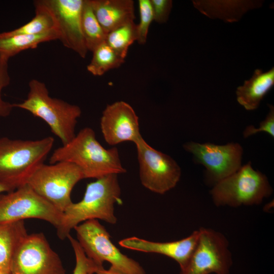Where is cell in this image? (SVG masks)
<instances>
[{"label": "cell", "instance_id": "cell-1", "mask_svg": "<svg viewBox=\"0 0 274 274\" xmlns=\"http://www.w3.org/2000/svg\"><path fill=\"white\" fill-rule=\"evenodd\" d=\"M66 162L77 166L84 179H98L111 174L126 172L121 163L118 149H106L97 141L90 127L82 129L66 144L56 149L49 159L50 164Z\"/></svg>", "mask_w": 274, "mask_h": 274}, {"label": "cell", "instance_id": "cell-2", "mask_svg": "<svg viewBox=\"0 0 274 274\" xmlns=\"http://www.w3.org/2000/svg\"><path fill=\"white\" fill-rule=\"evenodd\" d=\"M121 195L118 175H109L87 184L82 200L73 202L63 212L61 224L57 228L58 237L64 239L76 226L89 220L116 224L115 205L122 202Z\"/></svg>", "mask_w": 274, "mask_h": 274}, {"label": "cell", "instance_id": "cell-3", "mask_svg": "<svg viewBox=\"0 0 274 274\" xmlns=\"http://www.w3.org/2000/svg\"><path fill=\"white\" fill-rule=\"evenodd\" d=\"M52 136L37 140L0 138V183L13 190L26 184L50 153Z\"/></svg>", "mask_w": 274, "mask_h": 274}, {"label": "cell", "instance_id": "cell-4", "mask_svg": "<svg viewBox=\"0 0 274 274\" xmlns=\"http://www.w3.org/2000/svg\"><path fill=\"white\" fill-rule=\"evenodd\" d=\"M26 98L13 104L14 108L25 110L44 120L52 132L58 138L62 145L75 136V128L82 111L77 105L49 95L45 84L37 79L28 83Z\"/></svg>", "mask_w": 274, "mask_h": 274}, {"label": "cell", "instance_id": "cell-5", "mask_svg": "<svg viewBox=\"0 0 274 274\" xmlns=\"http://www.w3.org/2000/svg\"><path fill=\"white\" fill-rule=\"evenodd\" d=\"M272 193L267 177L254 169L251 161L218 182L210 192L216 206L234 208L260 204Z\"/></svg>", "mask_w": 274, "mask_h": 274}, {"label": "cell", "instance_id": "cell-6", "mask_svg": "<svg viewBox=\"0 0 274 274\" xmlns=\"http://www.w3.org/2000/svg\"><path fill=\"white\" fill-rule=\"evenodd\" d=\"M83 179L82 172L74 164L43 163L35 170L26 184L63 213L73 202L71 195L73 188Z\"/></svg>", "mask_w": 274, "mask_h": 274}, {"label": "cell", "instance_id": "cell-7", "mask_svg": "<svg viewBox=\"0 0 274 274\" xmlns=\"http://www.w3.org/2000/svg\"><path fill=\"white\" fill-rule=\"evenodd\" d=\"M74 229L86 255L97 264L102 265L104 261H107L111 267L128 274H146L139 262L121 253L115 246L109 233L98 220H87Z\"/></svg>", "mask_w": 274, "mask_h": 274}, {"label": "cell", "instance_id": "cell-8", "mask_svg": "<svg viewBox=\"0 0 274 274\" xmlns=\"http://www.w3.org/2000/svg\"><path fill=\"white\" fill-rule=\"evenodd\" d=\"M62 214L27 184L0 194V224L33 218L47 221L57 229Z\"/></svg>", "mask_w": 274, "mask_h": 274}, {"label": "cell", "instance_id": "cell-9", "mask_svg": "<svg viewBox=\"0 0 274 274\" xmlns=\"http://www.w3.org/2000/svg\"><path fill=\"white\" fill-rule=\"evenodd\" d=\"M198 230L196 245L180 274H228L232 262L227 238L212 229Z\"/></svg>", "mask_w": 274, "mask_h": 274}, {"label": "cell", "instance_id": "cell-10", "mask_svg": "<svg viewBox=\"0 0 274 274\" xmlns=\"http://www.w3.org/2000/svg\"><path fill=\"white\" fill-rule=\"evenodd\" d=\"M135 145L142 185L160 194L174 188L181 176V169L177 162L170 156L152 148L143 138Z\"/></svg>", "mask_w": 274, "mask_h": 274}, {"label": "cell", "instance_id": "cell-11", "mask_svg": "<svg viewBox=\"0 0 274 274\" xmlns=\"http://www.w3.org/2000/svg\"><path fill=\"white\" fill-rule=\"evenodd\" d=\"M11 274H66L59 255L43 233L27 234L12 258Z\"/></svg>", "mask_w": 274, "mask_h": 274}, {"label": "cell", "instance_id": "cell-12", "mask_svg": "<svg viewBox=\"0 0 274 274\" xmlns=\"http://www.w3.org/2000/svg\"><path fill=\"white\" fill-rule=\"evenodd\" d=\"M183 147L192 154L195 162L205 167L206 181L213 186L242 166L243 148L238 143L218 145L191 141L185 143Z\"/></svg>", "mask_w": 274, "mask_h": 274}, {"label": "cell", "instance_id": "cell-13", "mask_svg": "<svg viewBox=\"0 0 274 274\" xmlns=\"http://www.w3.org/2000/svg\"><path fill=\"white\" fill-rule=\"evenodd\" d=\"M52 14L59 39L64 47L85 58L88 51L83 37L81 14L84 0H42Z\"/></svg>", "mask_w": 274, "mask_h": 274}, {"label": "cell", "instance_id": "cell-14", "mask_svg": "<svg viewBox=\"0 0 274 274\" xmlns=\"http://www.w3.org/2000/svg\"><path fill=\"white\" fill-rule=\"evenodd\" d=\"M100 127L105 141L111 146L124 142L135 144L143 138L139 117L133 108L124 101L106 106L100 118Z\"/></svg>", "mask_w": 274, "mask_h": 274}, {"label": "cell", "instance_id": "cell-15", "mask_svg": "<svg viewBox=\"0 0 274 274\" xmlns=\"http://www.w3.org/2000/svg\"><path fill=\"white\" fill-rule=\"evenodd\" d=\"M198 236L197 230L186 238L172 242H156L131 236L120 240L119 245L128 249L166 256L175 260L181 269L188 262L196 245Z\"/></svg>", "mask_w": 274, "mask_h": 274}, {"label": "cell", "instance_id": "cell-16", "mask_svg": "<svg viewBox=\"0 0 274 274\" xmlns=\"http://www.w3.org/2000/svg\"><path fill=\"white\" fill-rule=\"evenodd\" d=\"M93 12L104 30L109 32L135 19L132 0H89Z\"/></svg>", "mask_w": 274, "mask_h": 274}, {"label": "cell", "instance_id": "cell-17", "mask_svg": "<svg viewBox=\"0 0 274 274\" xmlns=\"http://www.w3.org/2000/svg\"><path fill=\"white\" fill-rule=\"evenodd\" d=\"M273 85V67L266 71L256 69L250 79L236 88L237 101L247 110H256Z\"/></svg>", "mask_w": 274, "mask_h": 274}, {"label": "cell", "instance_id": "cell-18", "mask_svg": "<svg viewBox=\"0 0 274 274\" xmlns=\"http://www.w3.org/2000/svg\"><path fill=\"white\" fill-rule=\"evenodd\" d=\"M194 7L211 18H218L225 22L239 20L249 10L260 7V1H193Z\"/></svg>", "mask_w": 274, "mask_h": 274}, {"label": "cell", "instance_id": "cell-19", "mask_svg": "<svg viewBox=\"0 0 274 274\" xmlns=\"http://www.w3.org/2000/svg\"><path fill=\"white\" fill-rule=\"evenodd\" d=\"M28 234L24 220L0 224V271L10 272L13 255Z\"/></svg>", "mask_w": 274, "mask_h": 274}, {"label": "cell", "instance_id": "cell-20", "mask_svg": "<svg viewBox=\"0 0 274 274\" xmlns=\"http://www.w3.org/2000/svg\"><path fill=\"white\" fill-rule=\"evenodd\" d=\"M58 39V32L56 29L33 35L19 34L6 36L0 33V56L9 59L24 50L36 48L42 43Z\"/></svg>", "mask_w": 274, "mask_h": 274}, {"label": "cell", "instance_id": "cell-21", "mask_svg": "<svg viewBox=\"0 0 274 274\" xmlns=\"http://www.w3.org/2000/svg\"><path fill=\"white\" fill-rule=\"evenodd\" d=\"M33 3L35 16L30 21L17 28L1 34L6 36L19 34L33 35L56 29L54 17L42 0L35 1Z\"/></svg>", "mask_w": 274, "mask_h": 274}, {"label": "cell", "instance_id": "cell-22", "mask_svg": "<svg viewBox=\"0 0 274 274\" xmlns=\"http://www.w3.org/2000/svg\"><path fill=\"white\" fill-rule=\"evenodd\" d=\"M82 29L88 51L92 52L106 41L107 33L98 21L89 0H84L81 14Z\"/></svg>", "mask_w": 274, "mask_h": 274}, {"label": "cell", "instance_id": "cell-23", "mask_svg": "<svg viewBox=\"0 0 274 274\" xmlns=\"http://www.w3.org/2000/svg\"><path fill=\"white\" fill-rule=\"evenodd\" d=\"M93 56L87 66V71L95 76H101L108 71L120 66L125 59L115 52L106 42L92 52Z\"/></svg>", "mask_w": 274, "mask_h": 274}, {"label": "cell", "instance_id": "cell-24", "mask_svg": "<svg viewBox=\"0 0 274 274\" xmlns=\"http://www.w3.org/2000/svg\"><path fill=\"white\" fill-rule=\"evenodd\" d=\"M137 40L134 21L108 33L106 43L120 56L125 59L129 47Z\"/></svg>", "mask_w": 274, "mask_h": 274}, {"label": "cell", "instance_id": "cell-25", "mask_svg": "<svg viewBox=\"0 0 274 274\" xmlns=\"http://www.w3.org/2000/svg\"><path fill=\"white\" fill-rule=\"evenodd\" d=\"M67 238L73 249L76 258V264L72 274L95 273L96 270L103 265H99L89 259L84 253L78 241L71 234Z\"/></svg>", "mask_w": 274, "mask_h": 274}, {"label": "cell", "instance_id": "cell-26", "mask_svg": "<svg viewBox=\"0 0 274 274\" xmlns=\"http://www.w3.org/2000/svg\"><path fill=\"white\" fill-rule=\"evenodd\" d=\"M139 23L136 24L137 40L140 44L147 42L149 29L154 21L153 13L150 0H139Z\"/></svg>", "mask_w": 274, "mask_h": 274}, {"label": "cell", "instance_id": "cell-27", "mask_svg": "<svg viewBox=\"0 0 274 274\" xmlns=\"http://www.w3.org/2000/svg\"><path fill=\"white\" fill-rule=\"evenodd\" d=\"M8 60L0 56V117L9 116L14 108L13 104L5 101L2 97V90L10 84L11 81L8 71Z\"/></svg>", "mask_w": 274, "mask_h": 274}, {"label": "cell", "instance_id": "cell-28", "mask_svg": "<svg viewBox=\"0 0 274 274\" xmlns=\"http://www.w3.org/2000/svg\"><path fill=\"white\" fill-rule=\"evenodd\" d=\"M267 106L269 111L265 118L260 122L258 128L252 125L248 126L243 131L245 138L261 131L268 133L272 138L274 137V107L271 104H267Z\"/></svg>", "mask_w": 274, "mask_h": 274}, {"label": "cell", "instance_id": "cell-29", "mask_svg": "<svg viewBox=\"0 0 274 274\" xmlns=\"http://www.w3.org/2000/svg\"><path fill=\"white\" fill-rule=\"evenodd\" d=\"M154 21L159 24L166 23L173 7L171 0H150Z\"/></svg>", "mask_w": 274, "mask_h": 274}, {"label": "cell", "instance_id": "cell-30", "mask_svg": "<svg viewBox=\"0 0 274 274\" xmlns=\"http://www.w3.org/2000/svg\"><path fill=\"white\" fill-rule=\"evenodd\" d=\"M95 274H128L110 266L108 269H106L103 266L99 267L96 271Z\"/></svg>", "mask_w": 274, "mask_h": 274}, {"label": "cell", "instance_id": "cell-31", "mask_svg": "<svg viewBox=\"0 0 274 274\" xmlns=\"http://www.w3.org/2000/svg\"><path fill=\"white\" fill-rule=\"evenodd\" d=\"M13 191L9 186L0 183V194Z\"/></svg>", "mask_w": 274, "mask_h": 274}, {"label": "cell", "instance_id": "cell-32", "mask_svg": "<svg viewBox=\"0 0 274 274\" xmlns=\"http://www.w3.org/2000/svg\"><path fill=\"white\" fill-rule=\"evenodd\" d=\"M0 274H11V273L10 272H0Z\"/></svg>", "mask_w": 274, "mask_h": 274}, {"label": "cell", "instance_id": "cell-33", "mask_svg": "<svg viewBox=\"0 0 274 274\" xmlns=\"http://www.w3.org/2000/svg\"><path fill=\"white\" fill-rule=\"evenodd\" d=\"M90 274H95V273H90Z\"/></svg>", "mask_w": 274, "mask_h": 274}, {"label": "cell", "instance_id": "cell-34", "mask_svg": "<svg viewBox=\"0 0 274 274\" xmlns=\"http://www.w3.org/2000/svg\"><path fill=\"white\" fill-rule=\"evenodd\" d=\"M0 272H1V271H0Z\"/></svg>", "mask_w": 274, "mask_h": 274}]
</instances>
